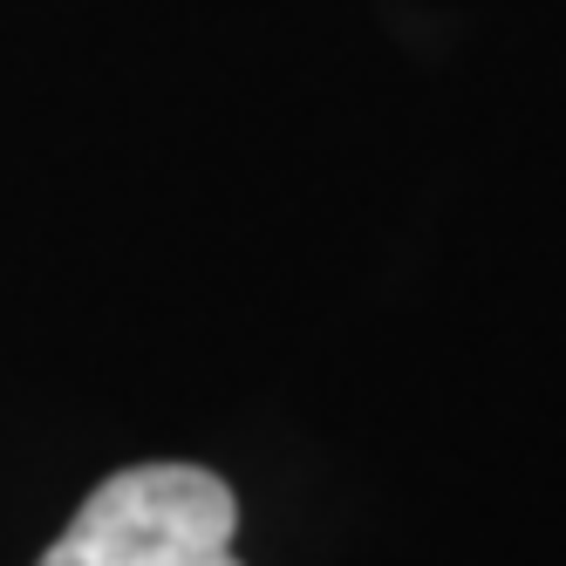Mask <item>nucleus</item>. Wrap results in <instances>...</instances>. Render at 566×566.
<instances>
[{"label":"nucleus","instance_id":"nucleus-1","mask_svg":"<svg viewBox=\"0 0 566 566\" xmlns=\"http://www.w3.org/2000/svg\"><path fill=\"white\" fill-rule=\"evenodd\" d=\"M239 499L206 464H130L103 478L34 566H239Z\"/></svg>","mask_w":566,"mask_h":566}]
</instances>
